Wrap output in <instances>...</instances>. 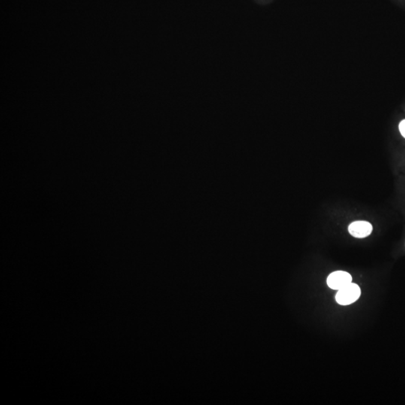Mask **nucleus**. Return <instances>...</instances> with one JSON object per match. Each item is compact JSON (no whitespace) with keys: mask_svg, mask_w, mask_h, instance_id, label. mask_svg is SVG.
Returning a JSON list of instances; mask_svg holds the SVG:
<instances>
[{"mask_svg":"<svg viewBox=\"0 0 405 405\" xmlns=\"http://www.w3.org/2000/svg\"><path fill=\"white\" fill-rule=\"evenodd\" d=\"M361 296V290L357 284L351 282L338 291L336 300L341 306H348L355 302Z\"/></svg>","mask_w":405,"mask_h":405,"instance_id":"f257e3e1","label":"nucleus"},{"mask_svg":"<svg viewBox=\"0 0 405 405\" xmlns=\"http://www.w3.org/2000/svg\"><path fill=\"white\" fill-rule=\"evenodd\" d=\"M327 282L330 288L339 290L352 282V276L345 271H336L329 275Z\"/></svg>","mask_w":405,"mask_h":405,"instance_id":"f03ea898","label":"nucleus"},{"mask_svg":"<svg viewBox=\"0 0 405 405\" xmlns=\"http://www.w3.org/2000/svg\"><path fill=\"white\" fill-rule=\"evenodd\" d=\"M373 230V227L370 223L366 221H357L351 223L348 227V231L351 236L356 238H366L369 236Z\"/></svg>","mask_w":405,"mask_h":405,"instance_id":"7ed1b4c3","label":"nucleus"},{"mask_svg":"<svg viewBox=\"0 0 405 405\" xmlns=\"http://www.w3.org/2000/svg\"><path fill=\"white\" fill-rule=\"evenodd\" d=\"M399 131L402 136L405 138V120H402L399 124Z\"/></svg>","mask_w":405,"mask_h":405,"instance_id":"20e7f679","label":"nucleus"}]
</instances>
